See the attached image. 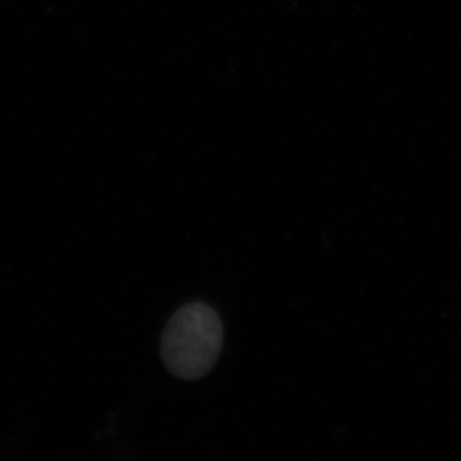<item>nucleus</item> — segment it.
<instances>
[{
    "label": "nucleus",
    "instance_id": "1",
    "mask_svg": "<svg viewBox=\"0 0 461 461\" xmlns=\"http://www.w3.org/2000/svg\"><path fill=\"white\" fill-rule=\"evenodd\" d=\"M221 347L222 323L219 314L205 303H190L167 321L161 356L175 376L198 379L212 369Z\"/></svg>",
    "mask_w": 461,
    "mask_h": 461
}]
</instances>
